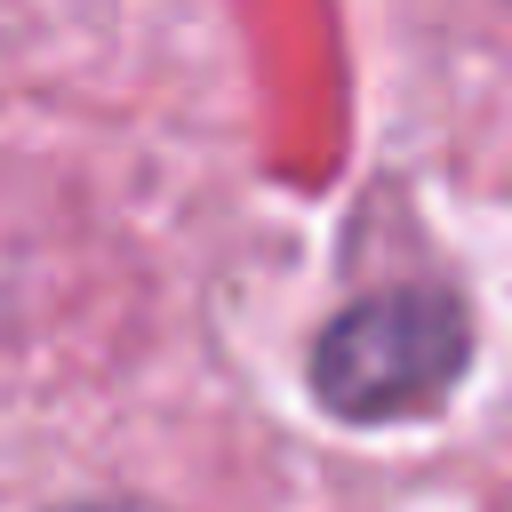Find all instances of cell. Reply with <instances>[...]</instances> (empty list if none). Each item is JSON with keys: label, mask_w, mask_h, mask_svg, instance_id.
<instances>
[{"label": "cell", "mask_w": 512, "mask_h": 512, "mask_svg": "<svg viewBox=\"0 0 512 512\" xmlns=\"http://www.w3.org/2000/svg\"><path fill=\"white\" fill-rule=\"evenodd\" d=\"M64 512H152V504H64Z\"/></svg>", "instance_id": "obj_2"}, {"label": "cell", "mask_w": 512, "mask_h": 512, "mask_svg": "<svg viewBox=\"0 0 512 512\" xmlns=\"http://www.w3.org/2000/svg\"><path fill=\"white\" fill-rule=\"evenodd\" d=\"M464 344L472 336H464V312L448 296L384 288V296H360L352 312L328 320V336L312 344V392L352 424L416 416L456 384Z\"/></svg>", "instance_id": "obj_1"}]
</instances>
